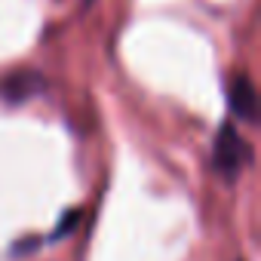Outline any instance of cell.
I'll return each mask as SVG.
<instances>
[{"mask_svg": "<svg viewBox=\"0 0 261 261\" xmlns=\"http://www.w3.org/2000/svg\"><path fill=\"white\" fill-rule=\"evenodd\" d=\"M227 108L237 120L252 123L255 120V86L246 74H237L227 86Z\"/></svg>", "mask_w": 261, "mask_h": 261, "instance_id": "obj_2", "label": "cell"}, {"mask_svg": "<svg viewBox=\"0 0 261 261\" xmlns=\"http://www.w3.org/2000/svg\"><path fill=\"white\" fill-rule=\"evenodd\" d=\"M249 160H252L249 145L243 142V136L237 133L230 123H224V126L218 129L215 148H212V163H215V169H218L221 175L233 178V175H240V169H243Z\"/></svg>", "mask_w": 261, "mask_h": 261, "instance_id": "obj_1", "label": "cell"}]
</instances>
